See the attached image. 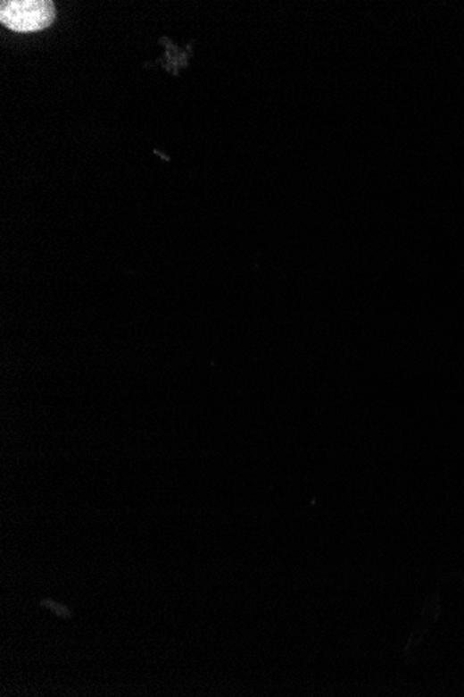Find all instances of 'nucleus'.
I'll return each instance as SVG.
<instances>
[{"label":"nucleus","mask_w":464,"mask_h":697,"mask_svg":"<svg viewBox=\"0 0 464 697\" xmlns=\"http://www.w3.org/2000/svg\"><path fill=\"white\" fill-rule=\"evenodd\" d=\"M56 20V7L49 0H9L0 4V22L20 34L42 31Z\"/></svg>","instance_id":"1"}]
</instances>
